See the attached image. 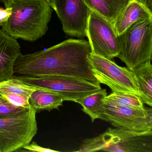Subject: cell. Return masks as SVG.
I'll return each mask as SVG.
<instances>
[{"label": "cell", "mask_w": 152, "mask_h": 152, "mask_svg": "<svg viewBox=\"0 0 152 152\" xmlns=\"http://www.w3.org/2000/svg\"><path fill=\"white\" fill-rule=\"evenodd\" d=\"M91 52L88 42L69 39L32 54L21 53L15 62L14 75L70 76L99 84L88 59Z\"/></svg>", "instance_id": "6da1fadb"}, {"label": "cell", "mask_w": 152, "mask_h": 152, "mask_svg": "<svg viewBox=\"0 0 152 152\" xmlns=\"http://www.w3.org/2000/svg\"><path fill=\"white\" fill-rule=\"evenodd\" d=\"M12 13L2 29L14 39L36 41L45 35L52 16V8L46 0H6Z\"/></svg>", "instance_id": "7a4b0ae2"}, {"label": "cell", "mask_w": 152, "mask_h": 152, "mask_svg": "<svg viewBox=\"0 0 152 152\" xmlns=\"http://www.w3.org/2000/svg\"><path fill=\"white\" fill-rule=\"evenodd\" d=\"M98 151L152 152V131L136 132L120 128H109L92 138L87 139L76 152Z\"/></svg>", "instance_id": "3957f363"}, {"label": "cell", "mask_w": 152, "mask_h": 152, "mask_svg": "<svg viewBox=\"0 0 152 152\" xmlns=\"http://www.w3.org/2000/svg\"><path fill=\"white\" fill-rule=\"evenodd\" d=\"M119 58L131 71L146 62L152 56V18L137 21L118 36Z\"/></svg>", "instance_id": "277c9868"}, {"label": "cell", "mask_w": 152, "mask_h": 152, "mask_svg": "<svg viewBox=\"0 0 152 152\" xmlns=\"http://www.w3.org/2000/svg\"><path fill=\"white\" fill-rule=\"evenodd\" d=\"M37 111L32 107L0 117V152L19 151L37 134Z\"/></svg>", "instance_id": "5b68a950"}, {"label": "cell", "mask_w": 152, "mask_h": 152, "mask_svg": "<svg viewBox=\"0 0 152 152\" xmlns=\"http://www.w3.org/2000/svg\"><path fill=\"white\" fill-rule=\"evenodd\" d=\"M13 78L28 85L57 92L64 101L76 100L101 89L100 84L70 76L44 75L27 76L14 75Z\"/></svg>", "instance_id": "8992f818"}, {"label": "cell", "mask_w": 152, "mask_h": 152, "mask_svg": "<svg viewBox=\"0 0 152 152\" xmlns=\"http://www.w3.org/2000/svg\"><path fill=\"white\" fill-rule=\"evenodd\" d=\"M88 59L93 75L99 84L107 85L113 92L132 93L140 97L133 74L129 68L92 53L88 56Z\"/></svg>", "instance_id": "52a82bcc"}, {"label": "cell", "mask_w": 152, "mask_h": 152, "mask_svg": "<svg viewBox=\"0 0 152 152\" xmlns=\"http://www.w3.org/2000/svg\"><path fill=\"white\" fill-rule=\"evenodd\" d=\"M99 119L115 128L136 132L152 131V109H137L103 99Z\"/></svg>", "instance_id": "ba28073f"}, {"label": "cell", "mask_w": 152, "mask_h": 152, "mask_svg": "<svg viewBox=\"0 0 152 152\" xmlns=\"http://www.w3.org/2000/svg\"><path fill=\"white\" fill-rule=\"evenodd\" d=\"M86 37L92 54L109 60L119 56L120 43L112 23L91 10Z\"/></svg>", "instance_id": "9c48e42d"}, {"label": "cell", "mask_w": 152, "mask_h": 152, "mask_svg": "<svg viewBox=\"0 0 152 152\" xmlns=\"http://www.w3.org/2000/svg\"><path fill=\"white\" fill-rule=\"evenodd\" d=\"M50 4L66 34L81 39L86 37L91 9L84 0H53Z\"/></svg>", "instance_id": "30bf717a"}, {"label": "cell", "mask_w": 152, "mask_h": 152, "mask_svg": "<svg viewBox=\"0 0 152 152\" xmlns=\"http://www.w3.org/2000/svg\"><path fill=\"white\" fill-rule=\"evenodd\" d=\"M20 54L17 40L0 29V82L13 77L15 62Z\"/></svg>", "instance_id": "8fae6325"}, {"label": "cell", "mask_w": 152, "mask_h": 152, "mask_svg": "<svg viewBox=\"0 0 152 152\" xmlns=\"http://www.w3.org/2000/svg\"><path fill=\"white\" fill-rule=\"evenodd\" d=\"M150 18H152V12L138 0H131L112 24L119 36L137 21Z\"/></svg>", "instance_id": "7c38bea8"}, {"label": "cell", "mask_w": 152, "mask_h": 152, "mask_svg": "<svg viewBox=\"0 0 152 152\" xmlns=\"http://www.w3.org/2000/svg\"><path fill=\"white\" fill-rule=\"evenodd\" d=\"M132 74L143 104L152 106V65L151 61L134 68Z\"/></svg>", "instance_id": "4fadbf2b"}, {"label": "cell", "mask_w": 152, "mask_h": 152, "mask_svg": "<svg viewBox=\"0 0 152 152\" xmlns=\"http://www.w3.org/2000/svg\"><path fill=\"white\" fill-rule=\"evenodd\" d=\"M64 101L63 97L57 92L41 88L34 91L29 98L30 106L37 112L58 109Z\"/></svg>", "instance_id": "5bb4252c"}, {"label": "cell", "mask_w": 152, "mask_h": 152, "mask_svg": "<svg viewBox=\"0 0 152 152\" xmlns=\"http://www.w3.org/2000/svg\"><path fill=\"white\" fill-rule=\"evenodd\" d=\"M131 0H84L91 10L112 23Z\"/></svg>", "instance_id": "9a60e30c"}, {"label": "cell", "mask_w": 152, "mask_h": 152, "mask_svg": "<svg viewBox=\"0 0 152 152\" xmlns=\"http://www.w3.org/2000/svg\"><path fill=\"white\" fill-rule=\"evenodd\" d=\"M107 96L106 90L101 89L98 91L76 100L82 106V111L90 117L93 122L99 119V112L103 103V99Z\"/></svg>", "instance_id": "2e32d148"}, {"label": "cell", "mask_w": 152, "mask_h": 152, "mask_svg": "<svg viewBox=\"0 0 152 152\" xmlns=\"http://www.w3.org/2000/svg\"><path fill=\"white\" fill-rule=\"evenodd\" d=\"M39 88L28 85L13 77L0 82V93L10 92L22 94L29 98L32 93Z\"/></svg>", "instance_id": "e0dca14e"}, {"label": "cell", "mask_w": 152, "mask_h": 152, "mask_svg": "<svg viewBox=\"0 0 152 152\" xmlns=\"http://www.w3.org/2000/svg\"><path fill=\"white\" fill-rule=\"evenodd\" d=\"M104 99L120 105L132 108L140 109L145 108L140 98L132 93L113 92L107 96Z\"/></svg>", "instance_id": "ac0fdd59"}, {"label": "cell", "mask_w": 152, "mask_h": 152, "mask_svg": "<svg viewBox=\"0 0 152 152\" xmlns=\"http://www.w3.org/2000/svg\"><path fill=\"white\" fill-rule=\"evenodd\" d=\"M26 109L27 108L14 104L0 95V117L10 115Z\"/></svg>", "instance_id": "d6986e66"}, {"label": "cell", "mask_w": 152, "mask_h": 152, "mask_svg": "<svg viewBox=\"0 0 152 152\" xmlns=\"http://www.w3.org/2000/svg\"><path fill=\"white\" fill-rule=\"evenodd\" d=\"M0 95L16 105L22 107L26 108L31 107L29 103V98L25 95L10 92H3L0 93Z\"/></svg>", "instance_id": "ffe728a7"}, {"label": "cell", "mask_w": 152, "mask_h": 152, "mask_svg": "<svg viewBox=\"0 0 152 152\" xmlns=\"http://www.w3.org/2000/svg\"><path fill=\"white\" fill-rule=\"evenodd\" d=\"M23 148L25 149V151L30 152H57L56 150H52L49 148H45L42 147L38 145L37 143L33 142L32 143H29L23 147Z\"/></svg>", "instance_id": "44dd1931"}, {"label": "cell", "mask_w": 152, "mask_h": 152, "mask_svg": "<svg viewBox=\"0 0 152 152\" xmlns=\"http://www.w3.org/2000/svg\"><path fill=\"white\" fill-rule=\"evenodd\" d=\"M12 13L11 7L6 8V9L0 8V26H2L7 21Z\"/></svg>", "instance_id": "7402d4cb"}, {"label": "cell", "mask_w": 152, "mask_h": 152, "mask_svg": "<svg viewBox=\"0 0 152 152\" xmlns=\"http://www.w3.org/2000/svg\"><path fill=\"white\" fill-rule=\"evenodd\" d=\"M146 7L149 11L152 12V0H138Z\"/></svg>", "instance_id": "603a6c76"}, {"label": "cell", "mask_w": 152, "mask_h": 152, "mask_svg": "<svg viewBox=\"0 0 152 152\" xmlns=\"http://www.w3.org/2000/svg\"><path fill=\"white\" fill-rule=\"evenodd\" d=\"M46 1H48V2H49L50 3H51V2L53 1V0H46Z\"/></svg>", "instance_id": "cb8c5ba5"}, {"label": "cell", "mask_w": 152, "mask_h": 152, "mask_svg": "<svg viewBox=\"0 0 152 152\" xmlns=\"http://www.w3.org/2000/svg\"><path fill=\"white\" fill-rule=\"evenodd\" d=\"M1 1H4H4H6V0H1Z\"/></svg>", "instance_id": "d4e9b609"}]
</instances>
